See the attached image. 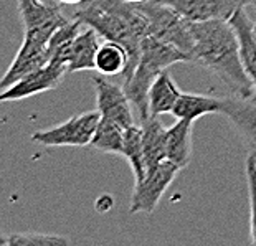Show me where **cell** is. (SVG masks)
Segmentation results:
<instances>
[{"label":"cell","mask_w":256,"mask_h":246,"mask_svg":"<svg viewBox=\"0 0 256 246\" xmlns=\"http://www.w3.org/2000/svg\"><path fill=\"white\" fill-rule=\"evenodd\" d=\"M17 4L24 22V32L53 36L60 26L68 22L62 8H53L40 0H17Z\"/></svg>","instance_id":"cell-12"},{"label":"cell","mask_w":256,"mask_h":246,"mask_svg":"<svg viewBox=\"0 0 256 246\" xmlns=\"http://www.w3.org/2000/svg\"><path fill=\"white\" fill-rule=\"evenodd\" d=\"M254 24H256V22H254Z\"/></svg>","instance_id":"cell-29"},{"label":"cell","mask_w":256,"mask_h":246,"mask_svg":"<svg viewBox=\"0 0 256 246\" xmlns=\"http://www.w3.org/2000/svg\"><path fill=\"white\" fill-rule=\"evenodd\" d=\"M177 63H190V56L176 45L154 35H147L142 40L139 62L122 83L124 91L128 92L130 102L136 108L139 121H144L150 116L147 98L152 83L159 78L162 71Z\"/></svg>","instance_id":"cell-3"},{"label":"cell","mask_w":256,"mask_h":246,"mask_svg":"<svg viewBox=\"0 0 256 246\" xmlns=\"http://www.w3.org/2000/svg\"><path fill=\"white\" fill-rule=\"evenodd\" d=\"M101 121V112L88 111L83 114H76L58 126H53L50 129L38 130L32 134V140L35 144L46 147H83L90 146L92 136L96 132L98 124Z\"/></svg>","instance_id":"cell-5"},{"label":"cell","mask_w":256,"mask_h":246,"mask_svg":"<svg viewBox=\"0 0 256 246\" xmlns=\"http://www.w3.org/2000/svg\"><path fill=\"white\" fill-rule=\"evenodd\" d=\"M126 160L129 162L130 170L134 174V184L140 182L147 174V158L142 140V129L140 126L132 124L130 128L124 130V154Z\"/></svg>","instance_id":"cell-19"},{"label":"cell","mask_w":256,"mask_h":246,"mask_svg":"<svg viewBox=\"0 0 256 246\" xmlns=\"http://www.w3.org/2000/svg\"><path fill=\"white\" fill-rule=\"evenodd\" d=\"M192 63L214 73L232 94L253 98L256 90L244 70L240 42L230 20L192 22Z\"/></svg>","instance_id":"cell-1"},{"label":"cell","mask_w":256,"mask_h":246,"mask_svg":"<svg viewBox=\"0 0 256 246\" xmlns=\"http://www.w3.org/2000/svg\"><path fill=\"white\" fill-rule=\"evenodd\" d=\"M92 84L96 91L98 111L102 119L116 122L122 129L134 124V114L130 108V100L122 86L106 80L104 74H92Z\"/></svg>","instance_id":"cell-8"},{"label":"cell","mask_w":256,"mask_h":246,"mask_svg":"<svg viewBox=\"0 0 256 246\" xmlns=\"http://www.w3.org/2000/svg\"><path fill=\"white\" fill-rule=\"evenodd\" d=\"M50 38V35L36 34V32H24V42L0 83L2 90L10 88L24 76L50 63V48H48Z\"/></svg>","instance_id":"cell-7"},{"label":"cell","mask_w":256,"mask_h":246,"mask_svg":"<svg viewBox=\"0 0 256 246\" xmlns=\"http://www.w3.org/2000/svg\"><path fill=\"white\" fill-rule=\"evenodd\" d=\"M248 184V198H250V242L256 246V158L248 154L244 162Z\"/></svg>","instance_id":"cell-23"},{"label":"cell","mask_w":256,"mask_h":246,"mask_svg":"<svg viewBox=\"0 0 256 246\" xmlns=\"http://www.w3.org/2000/svg\"><path fill=\"white\" fill-rule=\"evenodd\" d=\"M81 2H84V0H60V4L62 5H73V7L80 5Z\"/></svg>","instance_id":"cell-25"},{"label":"cell","mask_w":256,"mask_h":246,"mask_svg":"<svg viewBox=\"0 0 256 246\" xmlns=\"http://www.w3.org/2000/svg\"><path fill=\"white\" fill-rule=\"evenodd\" d=\"M136 5L146 15L147 24H149V35H154L180 48L184 53L188 54L190 63H192V52L195 45L192 22L159 0H149V2Z\"/></svg>","instance_id":"cell-4"},{"label":"cell","mask_w":256,"mask_h":246,"mask_svg":"<svg viewBox=\"0 0 256 246\" xmlns=\"http://www.w3.org/2000/svg\"><path fill=\"white\" fill-rule=\"evenodd\" d=\"M180 167L170 160H162L147 168L146 177L134 184L130 196V213H152L166 190L170 187Z\"/></svg>","instance_id":"cell-6"},{"label":"cell","mask_w":256,"mask_h":246,"mask_svg":"<svg viewBox=\"0 0 256 246\" xmlns=\"http://www.w3.org/2000/svg\"><path fill=\"white\" fill-rule=\"evenodd\" d=\"M222 116L230 121L246 146L248 154L256 158V96L240 98L232 94L223 98Z\"/></svg>","instance_id":"cell-10"},{"label":"cell","mask_w":256,"mask_h":246,"mask_svg":"<svg viewBox=\"0 0 256 246\" xmlns=\"http://www.w3.org/2000/svg\"><path fill=\"white\" fill-rule=\"evenodd\" d=\"M248 2H250V5H254L256 7V0H248Z\"/></svg>","instance_id":"cell-27"},{"label":"cell","mask_w":256,"mask_h":246,"mask_svg":"<svg viewBox=\"0 0 256 246\" xmlns=\"http://www.w3.org/2000/svg\"><path fill=\"white\" fill-rule=\"evenodd\" d=\"M64 74H68V68L64 64L48 63L45 66L32 71L30 74L24 76L10 88L4 90L0 94L2 101H20L25 98H32L40 92L52 91L62 83Z\"/></svg>","instance_id":"cell-9"},{"label":"cell","mask_w":256,"mask_h":246,"mask_svg":"<svg viewBox=\"0 0 256 246\" xmlns=\"http://www.w3.org/2000/svg\"><path fill=\"white\" fill-rule=\"evenodd\" d=\"M72 240L62 234H48V233H14L4 244L8 246H60L70 244Z\"/></svg>","instance_id":"cell-22"},{"label":"cell","mask_w":256,"mask_h":246,"mask_svg":"<svg viewBox=\"0 0 256 246\" xmlns=\"http://www.w3.org/2000/svg\"><path fill=\"white\" fill-rule=\"evenodd\" d=\"M254 26H256V24H254Z\"/></svg>","instance_id":"cell-28"},{"label":"cell","mask_w":256,"mask_h":246,"mask_svg":"<svg viewBox=\"0 0 256 246\" xmlns=\"http://www.w3.org/2000/svg\"><path fill=\"white\" fill-rule=\"evenodd\" d=\"M192 130L194 121L187 119H177L176 124L167 128V160L180 168L192 160Z\"/></svg>","instance_id":"cell-15"},{"label":"cell","mask_w":256,"mask_h":246,"mask_svg":"<svg viewBox=\"0 0 256 246\" xmlns=\"http://www.w3.org/2000/svg\"><path fill=\"white\" fill-rule=\"evenodd\" d=\"M73 18L94 28L108 42H116L129 53V66L122 76L132 73L140 56V45L149 35L146 15L128 0H84L76 5Z\"/></svg>","instance_id":"cell-2"},{"label":"cell","mask_w":256,"mask_h":246,"mask_svg":"<svg viewBox=\"0 0 256 246\" xmlns=\"http://www.w3.org/2000/svg\"><path fill=\"white\" fill-rule=\"evenodd\" d=\"M124 130L121 126L116 122L102 119L96 128V132L91 139V147H94L96 150L106 152V154H124Z\"/></svg>","instance_id":"cell-21"},{"label":"cell","mask_w":256,"mask_h":246,"mask_svg":"<svg viewBox=\"0 0 256 246\" xmlns=\"http://www.w3.org/2000/svg\"><path fill=\"white\" fill-rule=\"evenodd\" d=\"M129 66V53L116 42H104L96 54V70L104 76L124 74Z\"/></svg>","instance_id":"cell-20"},{"label":"cell","mask_w":256,"mask_h":246,"mask_svg":"<svg viewBox=\"0 0 256 246\" xmlns=\"http://www.w3.org/2000/svg\"><path fill=\"white\" fill-rule=\"evenodd\" d=\"M40 2L50 5V7H53V8H62L63 7V5L60 4V0H40Z\"/></svg>","instance_id":"cell-24"},{"label":"cell","mask_w":256,"mask_h":246,"mask_svg":"<svg viewBox=\"0 0 256 246\" xmlns=\"http://www.w3.org/2000/svg\"><path fill=\"white\" fill-rule=\"evenodd\" d=\"M180 90L177 88L176 81L168 74V71H162L154 83L150 86L149 98V114L154 118H159L162 114H172L178 98H180Z\"/></svg>","instance_id":"cell-16"},{"label":"cell","mask_w":256,"mask_h":246,"mask_svg":"<svg viewBox=\"0 0 256 246\" xmlns=\"http://www.w3.org/2000/svg\"><path fill=\"white\" fill-rule=\"evenodd\" d=\"M100 46V34L91 26L84 25L66 50L64 60H66L68 73L96 70V54Z\"/></svg>","instance_id":"cell-13"},{"label":"cell","mask_w":256,"mask_h":246,"mask_svg":"<svg viewBox=\"0 0 256 246\" xmlns=\"http://www.w3.org/2000/svg\"><path fill=\"white\" fill-rule=\"evenodd\" d=\"M159 2L172 7L190 22L230 20L240 7L250 5L248 0H159Z\"/></svg>","instance_id":"cell-11"},{"label":"cell","mask_w":256,"mask_h":246,"mask_svg":"<svg viewBox=\"0 0 256 246\" xmlns=\"http://www.w3.org/2000/svg\"><path fill=\"white\" fill-rule=\"evenodd\" d=\"M222 106L223 98L182 92L172 114L177 119L197 121L198 118H204L206 114H222Z\"/></svg>","instance_id":"cell-17"},{"label":"cell","mask_w":256,"mask_h":246,"mask_svg":"<svg viewBox=\"0 0 256 246\" xmlns=\"http://www.w3.org/2000/svg\"><path fill=\"white\" fill-rule=\"evenodd\" d=\"M140 129H142L147 167L167 160V128H164L159 118L149 116L140 121Z\"/></svg>","instance_id":"cell-18"},{"label":"cell","mask_w":256,"mask_h":246,"mask_svg":"<svg viewBox=\"0 0 256 246\" xmlns=\"http://www.w3.org/2000/svg\"><path fill=\"white\" fill-rule=\"evenodd\" d=\"M246 7L248 5L240 7L236 12L232 15L230 24L233 25V28L236 32L244 70H246L250 80H252V83L256 90V26H254V22H252V18H250Z\"/></svg>","instance_id":"cell-14"},{"label":"cell","mask_w":256,"mask_h":246,"mask_svg":"<svg viewBox=\"0 0 256 246\" xmlns=\"http://www.w3.org/2000/svg\"><path fill=\"white\" fill-rule=\"evenodd\" d=\"M130 4H144V2H149V0H128Z\"/></svg>","instance_id":"cell-26"}]
</instances>
